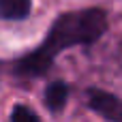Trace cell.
Segmentation results:
<instances>
[{"label":"cell","instance_id":"5b68a950","mask_svg":"<svg viewBox=\"0 0 122 122\" xmlns=\"http://www.w3.org/2000/svg\"><path fill=\"white\" fill-rule=\"evenodd\" d=\"M13 122H39V114L34 112V109H30L28 105H15V109L11 112V116H9Z\"/></svg>","mask_w":122,"mask_h":122},{"label":"cell","instance_id":"6da1fadb","mask_svg":"<svg viewBox=\"0 0 122 122\" xmlns=\"http://www.w3.org/2000/svg\"><path fill=\"white\" fill-rule=\"evenodd\" d=\"M107 28H109L107 13L101 6L66 11L54 19L43 43L32 51H28L26 56L13 60L9 64V71L21 79L43 77L47 75L60 51L69 47H90L103 39Z\"/></svg>","mask_w":122,"mask_h":122},{"label":"cell","instance_id":"7a4b0ae2","mask_svg":"<svg viewBox=\"0 0 122 122\" xmlns=\"http://www.w3.org/2000/svg\"><path fill=\"white\" fill-rule=\"evenodd\" d=\"M86 105L103 120L122 122V99L107 90H101L97 86L86 88Z\"/></svg>","mask_w":122,"mask_h":122},{"label":"cell","instance_id":"3957f363","mask_svg":"<svg viewBox=\"0 0 122 122\" xmlns=\"http://www.w3.org/2000/svg\"><path fill=\"white\" fill-rule=\"evenodd\" d=\"M69 94H71V88H69L66 81H62V79L49 81L47 88H45V92H43V103H45L47 112H51V114H60V112L66 107Z\"/></svg>","mask_w":122,"mask_h":122},{"label":"cell","instance_id":"277c9868","mask_svg":"<svg viewBox=\"0 0 122 122\" xmlns=\"http://www.w3.org/2000/svg\"><path fill=\"white\" fill-rule=\"evenodd\" d=\"M30 11L32 0H0V21H21Z\"/></svg>","mask_w":122,"mask_h":122}]
</instances>
